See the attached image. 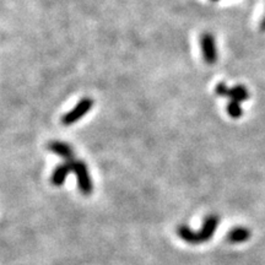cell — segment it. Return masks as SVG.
Returning <instances> with one entry per match:
<instances>
[{"instance_id": "obj_6", "label": "cell", "mask_w": 265, "mask_h": 265, "mask_svg": "<svg viewBox=\"0 0 265 265\" xmlns=\"http://www.w3.org/2000/svg\"><path fill=\"white\" fill-rule=\"evenodd\" d=\"M76 159H71V161H64L63 163L58 164V166L54 168L53 173H52L51 182L53 186H63L64 182H65L66 177L74 172V166H75Z\"/></svg>"}, {"instance_id": "obj_10", "label": "cell", "mask_w": 265, "mask_h": 265, "mask_svg": "<svg viewBox=\"0 0 265 265\" xmlns=\"http://www.w3.org/2000/svg\"><path fill=\"white\" fill-rule=\"evenodd\" d=\"M262 29H263V31H265V17H264V20H263V22H262Z\"/></svg>"}, {"instance_id": "obj_11", "label": "cell", "mask_w": 265, "mask_h": 265, "mask_svg": "<svg viewBox=\"0 0 265 265\" xmlns=\"http://www.w3.org/2000/svg\"><path fill=\"white\" fill-rule=\"evenodd\" d=\"M211 1H213V2H216V1H220V0H211Z\"/></svg>"}, {"instance_id": "obj_7", "label": "cell", "mask_w": 265, "mask_h": 265, "mask_svg": "<svg viewBox=\"0 0 265 265\" xmlns=\"http://www.w3.org/2000/svg\"><path fill=\"white\" fill-rule=\"evenodd\" d=\"M47 149L51 152H53V154H55L56 156L64 159V161H71L75 157L73 147L69 144H66V142L59 141V140H52L51 142H48Z\"/></svg>"}, {"instance_id": "obj_5", "label": "cell", "mask_w": 265, "mask_h": 265, "mask_svg": "<svg viewBox=\"0 0 265 265\" xmlns=\"http://www.w3.org/2000/svg\"><path fill=\"white\" fill-rule=\"evenodd\" d=\"M200 47L201 54H203L204 61L209 65H212L217 61V47H216V39L212 33L205 32L200 37Z\"/></svg>"}, {"instance_id": "obj_1", "label": "cell", "mask_w": 265, "mask_h": 265, "mask_svg": "<svg viewBox=\"0 0 265 265\" xmlns=\"http://www.w3.org/2000/svg\"><path fill=\"white\" fill-rule=\"evenodd\" d=\"M218 226V217L215 215H210L204 220L203 227L200 231L195 232V231L190 230L186 226L182 225L177 228V233H178L179 237L183 240H186V243H190V244H199V243L208 242L209 239H211V237L215 233L216 228Z\"/></svg>"}, {"instance_id": "obj_8", "label": "cell", "mask_w": 265, "mask_h": 265, "mask_svg": "<svg viewBox=\"0 0 265 265\" xmlns=\"http://www.w3.org/2000/svg\"><path fill=\"white\" fill-rule=\"evenodd\" d=\"M250 231L245 227H235L230 231L227 238L231 243H242L249 239Z\"/></svg>"}, {"instance_id": "obj_9", "label": "cell", "mask_w": 265, "mask_h": 265, "mask_svg": "<svg viewBox=\"0 0 265 265\" xmlns=\"http://www.w3.org/2000/svg\"><path fill=\"white\" fill-rule=\"evenodd\" d=\"M226 110H227L228 115L233 119H238L240 115L243 114L242 107H240V102H237V101H232L227 103V107H226Z\"/></svg>"}, {"instance_id": "obj_4", "label": "cell", "mask_w": 265, "mask_h": 265, "mask_svg": "<svg viewBox=\"0 0 265 265\" xmlns=\"http://www.w3.org/2000/svg\"><path fill=\"white\" fill-rule=\"evenodd\" d=\"M215 93L221 97H230L232 101L244 102L249 98V92L247 87L243 85H236L233 87H228L225 82H218L215 86Z\"/></svg>"}, {"instance_id": "obj_3", "label": "cell", "mask_w": 265, "mask_h": 265, "mask_svg": "<svg viewBox=\"0 0 265 265\" xmlns=\"http://www.w3.org/2000/svg\"><path fill=\"white\" fill-rule=\"evenodd\" d=\"M74 173L78 181V188L83 195H90L93 190V184L91 181L90 173H88L87 164L81 159H76L74 166Z\"/></svg>"}, {"instance_id": "obj_2", "label": "cell", "mask_w": 265, "mask_h": 265, "mask_svg": "<svg viewBox=\"0 0 265 265\" xmlns=\"http://www.w3.org/2000/svg\"><path fill=\"white\" fill-rule=\"evenodd\" d=\"M93 107V100L90 97H83L74 106V108L71 110H69L68 113L63 115L61 118V123L66 127L69 125L75 124L76 122H79L80 119H82Z\"/></svg>"}]
</instances>
